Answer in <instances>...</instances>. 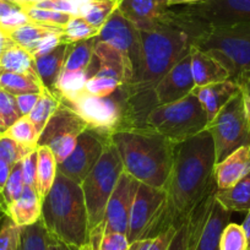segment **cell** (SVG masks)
Listing matches in <instances>:
<instances>
[{"mask_svg": "<svg viewBox=\"0 0 250 250\" xmlns=\"http://www.w3.org/2000/svg\"><path fill=\"white\" fill-rule=\"evenodd\" d=\"M19 9H21L20 6L11 3V1H8V0H0V18L8 15V14L13 13V11L19 10Z\"/></svg>", "mask_w": 250, "mask_h": 250, "instance_id": "obj_52", "label": "cell"}, {"mask_svg": "<svg viewBox=\"0 0 250 250\" xmlns=\"http://www.w3.org/2000/svg\"><path fill=\"white\" fill-rule=\"evenodd\" d=\"M28 22H31V20L26 15L25 11L22 9H19V10L13 11L8 15L0 18V31L3 33L10 32V31L21 27Z\"/></svg>", "mask_w": 250, "mask_h": 250, "instance_id": "obj_46", "label": "cell"}, {"mask_svg": "<svg viewBox=\"0 0 250 250\" xmlns=\"http://www.w3.org/2000/svg\"><path fill=\"white\" fill-rule=\"evenodd\" d=\"M189 54L195 87H203L211 83L230 80L228 71L206 52H203L195 45H191Z\"/></svg>", "mask_w": 250, "mask_h": 250, "instance_id": "obj_20", "label": "cell"}, {"mask_svg": "<svg viewBox=\"0 0 250 250\" xmlns=\"http://www.w3.org/2000/svg\"><path fill=\"white\" fill-rule=\"evenodd\" d=\"M60 32H64V30L59 27H53V26L42 25V23H36L31 21V22L21 26V27L15 28V30L10 31V32L4 33V35L8 38H10L14 43L25 48V49H27L31 53L43 38Z\"/></svg>", "mask_w": 250, "mask_h": 250, "instance_id": "obj_25", "label": "cell"}, {"mask_svg": "<svg viewBox=\"0 0 250 250\" xmlns=\"http://www.w3.org/2000/svg\"><path fill=\"white\" fill-rule=\"evenodd\" d=\"M172 8L208 28L250 23V0H205Z\"/></svg>", "mask_w": 250, "mask_h": 250, "instance_id": "obj_13", "label": "cell"}, {"mask_svg": "<svg viewBox=\"0 0 250 250\" xmlns=\"http://www.w3.org/2000/svg\"><path fill=\"white\" fill-rule=\"evenodd\" d=\"M122 0H92L81 10L80 16L85 19L93 27H103L108 19L119 9Z\"/></svg>", "mask_w": 250, "mask_h": 250, "instance_id": "obj_31", "label": "cell"}, {"mask_svg": "<svg viewBox=\"0 0 250 250\" xmlns=\"http://www.w3.org/2000/svg\"><path fill=\"white\" fill-rule=\"evenodd\" d=\"M97 38L114 48L124 62L128 85L133 83L139 62V31L118 9L103 25Z\"/></svg>", "mask_w": 250, "mask_h": 250, "instance_id": "obj_14", "label": "cell"}, {"mask_svg": "<svg viewBox=\"0 0 250 250\" xmlns=\"http://www.w3.org/2000/svg\"><path fill=\"white\" fill-rule=\"evenodd\" d=\"M5 216H6V206L3 200V196H1V194H0V222H1V220H3Z\"/></svg>", "mask_w": 250, "mask_h": 250, "instance_id": "obj_58", "label": "cell"}, {"mask_svg": "<svg viewBox=\"0 0 250 250\" xmlns=\"http://www.w3.org/2000/svg\"><path fill=\"white\" fill-rule=\"evenodd\" d=\"M21 117L22 114L18 107L15 96L0 88V136L4 135Z\"/></svg>", "mask_w": 250, "mask_h": 250, "instance_id": "obj_36", "label": "cell"}, {"mask_svg": "<svg viewBox=\"0 0 250 250\" xmlns=\"http://www.w3.org/2000/svg\"><path fill=\"white\" fill-rule=\"evenodd\" d=\"M124 172L122 158L110 139L102 157L81 184L88 216L90 245H93L102 235L105 208L114 191L120 175Z\"/></svg>", "mask_w": 250, "mask_h": 250, "instance_id": "obj_5", "label": "cell"}, {"mask_svg": "<svg viewBox=\"0 0 250 250\" xmlns=\"http://www.w3.org/2000/svg\"><path fill=\"white\" fill-rule=\"evenodd\" d=\"M216 191L206 196L188 217L187 250H220L221 234L230 222L232 212L218 203Z\"/></svg>", "mask_w": 250, "mask_h": 250, "instance_id": "obj_10", "label": "cell"}, {"mask_svg": "<svg viewBox=\"0 0 250 250\" xmlns=\"http://www.w3.org/2000/svg\"><path fill=\"white\" fill-rule=\"evenodd\" d=\"M49 244H50V250H79L75 247H71V245L65 244V243L60 242V240L55 239V238L50 237L49 235Z\"/></svg>", "mask_w": 250, "mask_h": 250, "instance_id": "obj_53", "label": "cell"}, {"mask_svg": "<svg viewBox=\"0 0 250 250\" xmlns=\"http://www.w3.org/2000/svg\"><path fill=\"white\" fill-rule=\"evenodd\" d=\"M130 242L128 235L119 232H109L101 235L100 239L93 245H90L91 250H129Z\"/></svg>", "mask_w": 250, "mask_h": 250, "instance_id": "obj_44", "label": "cell"}, {"mask_svg": "<svg viewBox=\"0 0 250 250\" xmlns=\"http://www.w3.org/2000/svg\"><path fill=\"white\" fill-rule=\"evenodd\" d=\"M11 43H13V41H11L10 38L6 37V36L0 31V57H1V54H3L4 49H5L6 47H9Z\"/></svg>", "mask_w": 250, "mask_h": 250, "instance_id": "obj_56", "label": "cell"}, {"mask_svg": "<svg viewBox=\"0 0 250 250\" xmlns=\"http://www.w3.org/2000/svg\"><path fill=\"white\" fill-rule=\"evenodd\" d=\"M83 250H91V249H90V248L87 247V248H85V249H83Z\"/></svg>", "mask_w": 250, "mask_h": 250, "instance_id": "obj_60", "label": "cell"}, {"mask_svg": "<svg viewBox=\"0 0 250 250\" xmlns=\"http://www.w3.org/2000/svg\"><path fill=\"white\" fill-rule=\"evenodd\" d=\"M194 88L195 83L191 74L190 54H188L158 81L153 93L158 105L168 104L185 98L193 92Z\"/></svg>", "mask_w": 250, "mask_h": 250, "instance_id": "obj_17", "label": "cell"}, {"mask_svg": "<svg viewBox=\"0 0 250 250\" xmlns=\"http://www.w3.org/2000/svg\"><path fill=\"white\" fill-rule=\"evenodd\" d=\"M110 136L92 129H86L79 135L74 152L58 165V173L78 184H83L88 173L102 157L105 146L110 141Z\"/></svg>", "mask_w": 250, "mask_h": 250, "instance_id": "obj_15", "label": "cell"}, {"mask_svg": "<svg viewBox=\"0 0 250 250\" xmlns=\"http://www.w3.org/2000/svg\"><path fill=\"white\" fill-rule=\"evenodd\" d=\"M21 227L5 216L0 222V250H19Z\"/></svg>", "mask_w": 250, "mask_h": 250, "instance_id": "obj_42", "label": "cell"}, {"mask_svg": "<svg viewBox=\"0 0 250 250\" xmlns=\"http://www.w3.org/2000/svg\"><path fill=\"white\" fill-rule=\"evenodd\" d=\"M4 135L15 140L20 145L31 148H37L38 139H40L37 129L28 119V117H21L18 122L11 125Z\"/></svg>", "mask_w": 250, "mask_h": 250, "instance_id": "obj_34", "label": "cell"}, {"mask_svg": "<svg viewBox=\"0 0 250 250\" xmlns=\"http://www.w3.org/2000/svg\"><path fill=\"white\" fill-rule=\"evenodd\" d=\"M62 43H68L65 40V36H64V32L60 33H54V35H50L48 37L43 38L37 45H36L35 49L31 52V54L33 55V58H40L43 57V55L48 54L52 50H54L58 45L62 44Z\"/></svg>", "mask_w": 250, "mask_h": 250, "instance_id": "obj_45", "label": "cell"}, {"mask_svg": "<svg viewBox=\"0 0 250 250\" xmlns=\"http://www.w3.org/2000/svg\"><path fill=\"white\" fill-rule=\"evenodd\" d=\"M70 45L71 43H62L48 54L35 59L36 70H37L41 83L44 86V88H47L53 95L55 92L58 79L64 69Z\"/></svg>", "mask_w": 250, "mask_h": 250, "instance_id": "obj_23", "label": "cell"}, {"mask_svg": "<svg viewBox=\"0 0 250 250\" xmlns=\"http://www.w3.org/2000/svg\"><path fill=\"white\" fill-rule=\"evenodd\" d=\"M235 83L239 86L240 92H242L243 98H244L245 109H247V114L250 123V71H247L243 75H240Z\"/></svg>", "mask_w": 250, "mask_h": 250, "instance_id": "obj_50", "label": "cell"}, {"mask_svg": "<svg viewBox=\"0 0 250 250\" xmlns=\"http://www.w3.org/2000/svg\"><path fill=\"white\" fill-rule=\"evenodd\" d=\"M19 250H50L49 234L42 221L35 225L21 227V239Z\"/></svg>", "mask_w": 250, "mask_h": 250, "instance_id": "obj_33", "label": "cell"}, {"mask_svg": "<svg viewBox=\"0 0 250 250\" xmlns=\"http://www.w3.org/2000/svg\"><path fill=\"white\" fill-rule=\"evenodd\" d=\"M193 45L215 58L234 83L250 71V23L208 28Z\"/></svg>", "mask_w": 250, "mask_h": 250, "instance_id": "obj_7", "label": "cell"}, {"mask_svg": "<svg viewBox=\"0 0 250 250\" xmlns=\"http://www.w3.org/2000/svg\"><path fill=\"white\" fill-rule=\"evenodd\" d=\"M37 177H36V189L41 199L47 196L50 188L53 187L58 173V163L55 161L52 150L48 146L37 147Z\"/></svg>", "mask_w": 250, "mask_h": 250, "instance_id": "obj_27", "label": "cell"}, {"mask_svg": "<svg viewBox=\"0 0 250 250\" xmlns=\"http://www.w3.org/2000/svg\"><path fill=\"white\" fill-rule=\"evenodd\" d=\"M238 92H239V86L232 80L211 83V85L203 86V87H195L193 91V93L200 101L204 110L206 112L208 124L212 122L218 112L227 104L228 101Z\"/></svg>", "mask_w": 250, "mask_h": 250, "instance_id": "obj_21", "label": "cell"}, {"mask_svg": "<svg viewBox=\"0 0 250 250\" xmlns=\"http://www.w3.org/2000/svg\"><path fill=\"white\" fill-rule=\"evenodd\" d=\"M200 1H205V0H168V6H178V5H189V4L200 3Z\"/></svg>", "mask_w": 250, "mask_h": 250, "instance_id": "obj_55", "label": "cell"}, {"mask_svg": "<svg viewBox=\"0 0 250 250\" xmlns=\"http://www.w3.org/2000/svg\"><path fill=\"white\" fill-rule=\"evenodd\" d=\"M220 250H248L247 237L242 225L228 223L220 239Z\"/></svg>", "mask_w": 250, "mask_h": 250, "instance_id": "obj_39", "label": "cell"}, {"mask_svg": "<svg viewBox=\"0 0 250 250\" xmlns=\"http://www.w3.org/2000/svg\"><path fill=\"white\" fill-rule=\"evenodd\" d=\"M59 104V100L52 92H49L47 88H44L41 92L40 100L36 103L35 108L31 110L30 114L27 115L28 119L33 123L35 128L37 129L40 135L43 131V129H44L45 125H47V123L52 118V115L58 109Z\"/></svg>", "mask_w": 250, "mask_h": 250, "instance_id": "obj_32", "label": "cell"}, {"mask_svg": "<svg viewBox=\"0 0 250 250\" xmlns=\"http://www.w3.org/2000/svg\"><path fill=\"white\" fill-rule=\"evenodd\" d=\"M98 70V60L95 55L93 62L91 66L86 70L80 71H65L62 70L58 79L57 87H55L54 96L57 98L60 97H69L76 93L81 92L85 88L86 83L90 78H92Z\"/></svg>", "mask_w": 250, "mask_h": 250, "instance_id": "obj_28", "label": "cell"}, {"mask_svg": "<svg viewBox=\"0 0 250 250\" xmlns=\"http://www.w3.org/2000/svg\"><path fill=\"white\" fill-rule=\"evenodd\" d=\"M100 31L101 30L90 25L81 16H73L66 27L64 28V36L68 43H76L97 37Z\"/></svg>", "mask_w": 250, "mask_h": 250, "instance_id": "obj_37", "label": "cell"}, {"mask_svg": "<svg viewBox=\"0 0 250 250\" xmlns=\"http://www.w3.org/2000/svg\"><path fill=\"white\" fill-rule=\"evenodd\" d=\"M41 221L48 234L83 250L90 244L88 216L83 188L57 173L53 187L42 201Z\"/></svg>", "mask_w": 250, "mask_h": 250, "instance_id": "obj_4", "label": "cell"}, {"mask_svg": "<svg viewBox=\"0 0 250 250\" xmlns=\"http://www.w3.org/2000/svg\"><path fill=\"white\" fill-rule=\"evenodd\" d=\"M13 168V165H10L9 162H6V161L0 158V194L3 193V189L6 184V180H8Z\"/></svg>", "mask_w": 250, "mask_h": 250, "instance_id": "obj_51", "label": "cell"}, {"mask_svg": "<svg viewBox=\"0 0 250 250\" xmlns=\"http://www.w3.org/2000/svg\"><path fill=\"white\" fill-rule=\"evenodd\" d=\"M138 188V180L134 179L124 170L107 204L102 226V234L109 232H119L128 235L131 208H133Z\"/></svg>", "mask_w": 250, "mask_h": 250, "instance_id": "obj_16", "label": "cell"}, {"mask_svg": "<svg viewBox=\"0 0 250 250\" xmlns=\"http://www.w3.org/2000/svg\"><path fill=\"white\" fill-rule=\"evenodd\" d=\"M8 1H11V3H14V4H16V5L20 6V0H8ZM20 8H21V6H20Z\"/></svg>", "mask_w": 250, "mask_h": 250, "instance_id": "obj_59", "label": "cell"}, {"mask_svg": "<svg viewBox=\"0 0 250 250\" xmlns=\"http://www.w3.org/2000/svg\"><path fill=\"white\" fill-rule=\"evenodd\" d=\"M218 203L230 212L250 211V173L229 189L216 191Z\"/></svg>", "mask_w": 250, "mask_h": 250, "instance_id": "obj_26", "label": "cell"}, {"mask_svg": "<svg viewBox=\"0 0 250 250\" xmlns=\"http://www.w3.org/2000/svg\"><path fill=\"white\" fill-rule=\"evenodd\" d=\"M250 173V145L242 146L216 163L215 178L218 190L229 189Z\"/></svg>", "mask_w": 250, "mask_h": 250, "instance_id": "obj_18", "label": "cell"}, {"mask_svg": "<svg viewBox=\"0 0 250 250\" xmlns=\"http://www.w3.org/2000/svg\"><path fill=\"white\" fill-rule=\"evenodd\" d=\"M242 227L245 232V237H247L248 250H250V211H248L247 216H245L244 221L242 223Z\"/></svg>", "mask_w": 250, "mask_h": 250, "instance_id": "obj_54", "label": "cell"}, {"mask_svg": "<svg viewBox=\"0 0 250 250\" xmlns=\"http://www.w3.org/2000/svg\"><path fill=\"white\" fill-rule=\"evenodd\" d=\"M123 97L124 87L122 86L108 97H97L81 91L74 96L58 100L62 104L73 109L87 124L88 129L112 135L118 130L122 122Z\"/></svg>", "mask_w": 250, "mask_h": 250, "instance_id": "obj_9", "label": "cell"}, {"mask_svg": "<svg viewBox=\"0 0 250 250\" xmlns=\"http://www.w3.org/2000/svg\"><path fill=\"white\" fill-rule=\"evenodd\" d=\"M0 88L14 96L25 95V93H41L44 86L40 79L25 74L0 73Z\"/></svg>", "mask_w": 250, "mask_h": 250, "instance_id": "obj_30", "label": "cell"}, {"mask_svg": "<svg viewBox=\"0 0 250 250\" xmlns=\"http://www.w3.org/2000/svg\"><path fill=\"white\" fill-rule=\"evenodd\" d=\"M215 167V145L208 130L178 144L165 187L161 233L172 227L178 229L206 196L217 190Z\"/></svg>", "mask_w": 250, "mask_h": 250, "instance_id": "obj_1", "label": "cell"}, {"mask_svg": "<svg viewBox=\"0 0 250 250\" xmlns=\"http://www.w3.org/2000/svg\"><path fill=\"white\" fill-rule=\"evenodd\" d=\"M166 196L165 188H155L139 183L129 220V242L155 238L161 234Z\"/></svg>", "mask_w": 250, "mask_h": 250, "instance_id": "obj_11", "label": "cell"}, {"mask_svg": "<svg viewBox=\"0 0 250 250\" xmlns=\"http://www.w3.org/2000/svg\"><path fill=\"white\" fill-rule=\"evenodd\" d=\"M206 130L215 145L216 163L225 160L237 148L250 145V123L240 88L213 118Z\"/></svg>", "mask_w": 250, "mask_h": 250, "instance_id": "obj_8", "label": "cell"}, {"mask_svg": "<svg viewBox=\"0 0 250 250\" xmlns=\"http://www.w3.org/2000/svg\"><path fill=\"white\" fill-rule=\"evenodd\" d=\"M40 1H43V0H20V6L21 9L27 8V6H33L35 4L40 3Z\"/></svg>", "mask_w": 250, "mask_h": 250, "instance_id": "obj_57", "label": "cell"}, {"mask_svg": "<svg viewBox=\"0 0 250 250\" xmlns=\"http://www.w3.org/2000/svg\"><path fill=\"white\" fill-rule=\"evenodd\" d=\"M42 215V199L37 189L25 185L22 194L14 203L6 206V216L19 227L35 225Z\"/></svg>", "mask_w": 250, "mask_h": 250, "instance_id": "obj_22", "label": "cell"}, {"mask_svg": "<svg viewBox=\"0 0 250 250\" xmlns=\"http://www.w3.org/2000/svg\"><path fill=\"white\" fill-rule=\"evenodd\" d=\"M0 73L25 74L40 79L33 55L14 42L4 49L0 57Z\"/></svg>", "mask_w": 250, "mask_h": 250, "instance_id": "obj_24", "label": "cell"}, {"mask_svg": "<svg viewBox=\"0 0 250 250\" xmlns=\"http://www.w3.org/2000/svg\"><path fill=\"white\" fill-rule=\"evenodd\" d=\"M41 93H25V95H19L15 96L16 102H18V107L20 109L22 117H27L31 113V110L35 108L36 103L40 100Z\"/></svg>", "mask_w": 250, "mask_h": 250, "instance_id": "obj_49", "label": "cell"}, {"mask_svg": "<svg viewBox=\"0 0 250 250\" xmlns=\"http://www.w3.org/2000/svg\"><path fill=\"white\" fill-rule=\"evenodd\" d=\"M175 230L177 229L172 227L155 238H146V239H138L135 242H131L129 250H167Z\"/></svg>", "mask_w": 250, "mask_h": 250, "instance_id": "obj_43", "label": "cell"}, {"mask_svg": "<svg viewBox=\"0 0 250 250\" xmlns=\"http://www.w3.org/2000/svg\"><path fill=\"white\" fill-rule=\"evenodd\" d=\"M86 129L87 124L73 109L60 103L41 133L37 147L48 146L59 165L74 152L79 135Z\"/></svg>", "mask_w": 250, "mask_h": 250, "instance_id": "obj_12", "label": "cell"}, {"mask_svg": "<svg viewBox=\"0 0 250 250\" xmlns=\"http://www.w3.org/2000/svg\"><path fill=\"white\" fill-rule=\"evenodd\" d=\"M95 43L96 37L71 43L62 70L80 71L90 68L95 59Z\"/></svg>", "mask_w": 250, "mask_h": 250, "instance_id": "obj_29", "label": "cell"}, {"mask_svg": "<svg viewBox=\"0 0 250 250\" xmlns=\"http://www.w3.org/2000/svg\"><path fill=\"white\" fill-rule=\"evenodd\" d=\"M188 232H189V223L188 218L185 222L175 230L170 244L167 250H187L188 249Z\"/></svg>", "mask_w": 250, "mask_h": 250, "instance_id": "obj_48", "label": "cell"}, {"mask_svg": "<svg viewBox=\"0 0 250 250\" xmlns=\"http://www.w3.org/2000/svg\"><path fill=\"white\" fill-rule=\"evenodd\" d=\"M23 189H25V182L22 177V167H21V162H19L14 166L1 193L5 206L10 205L16 199L20 198Z\"/></svg>", "mask_w": 250, "mask_h": 250, "instance_id": "obj_40", "label": "cell"}, {"mask_svg": "<svg viewBox=\"0 0 250 250\" xmlns=\"http://www.w3.org/2000/svg\"><path fill=\"white\" fill-rule=\"evenodd\" d=\"M208 27L188 18L174 8L155 23L139 31L138 69L130 86H125L131 92L150 91L158 81L185 55L191 45Z\"/></svg>", "mask_w": 250, "mask_h": 250, "instance_id": "obj_2", "label": "cell"}, {"mask_svg": "<svg viewBox=\"0 0 250 250\" xmlns=\"http://www.w3.org/2000/svg\"><path fill=\"white\" fill-rule=\"evenodd\" d=\"M168 9V0H122L119 5L120 13L136 28H145L155 23Z\"/></svg>", "mask_w": 250, "mask_h": 250, "instance_id": "obj_19", "label": "cell"}, {"mask_svg": "<svg viewBox=\"0 0 250 250\" xmlns=\"http://www.w3.org/2000/svg\"><path fill=\"white\" fill-rule=\"evenodd\" d=\"M22 10L25 11L26 15L28 16V19L32 22L53 26V27H59L62 28V30L66 27L69 21L73 18V15H69V14L49 10V9L36 8V6H27V8H23Z\"/></svg>", "mask_w": 250, "mask_h": 250, "instance_id": "obj_35", "label": "cell"}, {"mask_svg": "<svg viewBox=\"0 0 250 250\" xmlns=\"http://www.w3.org/2000/svg\"><path fill=\"white\" fill-rule=\"evenodd\" d=\"M33 150H36V148L20 145L15 140L8 138V136H0V158L9 162L10 165L15 166L16 163L21 162L23 157H26Z\"/></svg>", "mask_w": 250, "mask_h": 250, "instance_id": "obj_41", "label": "cell"}, {"mask_svg": "<svg viewBox=\"0 0 250 250\" xmlns=\"http://www.w3.org/2000/svg\"><path fill=\"white\" fill-rule=\"evenodd\" d=\"M122 86V81L118 79L96 73L92 78L88 79L83 91L88 95L97 96V97H108L117 92L118 88Z\"/></svg>", "mask_w": 250, "mask_h": 250, "instance_id": "obj_38", "label": "cell"}, {"mask_svg": "<svg viewBox=\"0 0 250 250\" xmlns=\"http://www.w3.org/2000/svg\"><path fill=\"white\" fill-rule=\"evenodd\" d=\"M208 115L193 92L177 102L160 104L146 118V126L174 144L184 143L206 130Z\"/></svg>", "mask_w": 250, "mask_h": 250, "instance_id": "obj_6", "label": "cell"}, {"mask_svg": "<svg viewBox=\"0 0 250 250\" xmlns=\"http://www.w3.org/2000/svg\"><path fill=\"white\" fill-rule=\"evenodd\" d=\"M37 148L28 153L21 161L22 167V177L25 185L36 188V177H37Z\"/></svg>", "mask_w": 250, "mask_h": 250, "instance_id": "obj_47", "label": "cell"}, {"mask_svg": "<svg viewBox=\"0 0 250 250\" xmlns=\"http://www.w3.org/2000/svg\"><path fill=\"white\" fill-rule=\"evenodd\" d=\"M110 139L129 175L143 184L166 187L174 162L177 144L147 126L115 131Z\"/></svg>", "mask_w": 250, "mask_h": 250, "instance_id": "obj_3", "label": "cell"}]
</instances>
